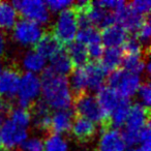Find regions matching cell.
<instances>
[{"mask_svg":"<svg viewBox=\"0 0 151 151\" xmlns=\"http://www.w3.org/2000/svg\"><path fill=\"white\" fill-rule=\"evenodd\" d=\"M75 111L79 117L85 118L96 125L108 121L107 115L99 107L95 95L91 93L87 92L77 96L75 101Z\"/></svg>","mask_w":151,"mask_h":151,"instance_id":"7","label":"cell"},{"mask_svg":"<svg viewBox=\"0 0 151 151\" xmlns=\"http://www.w3.org/2000/svg\"><path fill=\"white\" fill-rule=\"evenodd\" d=\"M48 63L50 64V66L48 67L49 69H51L53 73H57V75L63 76V77H67L68 75H70L73 69V65L67 56L65 50H62L56 56L51 58L48 61Z\"/></svg>","mask_w":151,"mask_h":151,"instance_id":"24","label":"cell"},{"mask_svg":"<svg viewBox=\"0 0 151 151\" xmlns=\"http://www.w3.org/2000/svg\"><path fill=\"white\" fill-rule=\"evenodd\" d=\"M44 34L42 26L24 19L19 20L13 28L14 40L24 48L35 47Z\"/></svg>","mask_w":151,"mask_h":151,"instance_id":"8","label":"cell"},{"mask_svg":"<svg viewBox=\"0 0 151 151\" xmlns=\"http://www.w3.org/2000/svg\"><path fill=\"white\" fill-rule=\"evenodd\" d=\"M46 5L50 13L60 14L66 9H73V1H70V0H49V1H46Z\"/></svg>","mask_w":151,"mask_h":151,"instance_id":"32","label":"cell"},{"mask_svg":"<svg viewBox=\"0 0 151 151\" xmlns=\"http://www.w3.org/2000/svg\"><path fill=\"white\" fill-rule=\"evenodd\" d=\"M115 23L120 25L126 32H137L142 24L147 20L142 16H139L134 11L129 9L128 4H126L122 9L114 14Z\"/></svg>","mask_w":151,"mask_h":151,"instance_id":"12","label":"cell"},{"mask_svg":"<svg viewBox=\"0 0 151 151\" xmlns=\"http://www.w3.org/2000/svg\"><path fill=\"white\" fill-rule=\"evenodd\" d=\"M19 21V14L13 2L0 1V32L13 30Z\"/></svg>","mask_w":151,"mask_h":151,"instance_id":"21","label":"cell"},{"mask_svg":"<svg viewBox=\"0 0 151 151\" xmlns=\"http://www.w3.org/2000/svg\"><path fill=\"white\" fill-rule=\"evenodd\" d=\"M84 67L87 75L88 91L97 92L105 86L107 73L104 70L99 62H88Z\"/></svg>","mask_w":151,"mask_h":151,"instance_id":"16","label":"cell"},{"mask_svg":"<svg viewBox=\"0 0 151 151\" xmlns=\"http://www.w3.org/2000/svg\"><path fill=\"white\" fill-rule=\"evenodd\" d=\"M44 151H68V143L63 136L51 134L44 140Z\"/></svg>","mask_w":151,"mask_h":151,"instance_id":"30","label":"cell"},{"mask_svg":"<svg viewBox=\"0 0 151 151\" xmlns=\"http://www.w3.org/2000/svg\"><path fill=\"white\" fill-rule=\"evenodd\" d=\"M9 119L14 124H16L17 126L24 129H27L30 126V124L32 123L31 120V114L30 111L27 109H22L19 107H15L11 110L9 112V117L7 118Z\"/></svg>","mask_w":151,"mask_h":151,"instance_id":"28","label":"cell"},{"mask_svg":"<svg viewBox=\"0 0 151 151\" xmlns=\"http://www.w3.org/2000/svg\"><path fill=\"white\" fill-rule=\"evenodd\" d=\"M21 64L25 73H42L48 68V60L42 55H40L36 50H29L23 55L21 60Z\"/></svg>","mask_w":151,"mask_h":151,"instance_id":"15","label":"cell"},{"mask_svg":"<svg viewBox=\"0 0 151 151\" xmlns=\"http://www.w3.org/2000/svg\"><path fill=\"white\" fill-rule=\"evenodd\" d=\"M32 107L33 109H32V112H30V114H31V120L34 125L42 130L50 129L52 110L42 99L33 104Z\"/></svg>","mask_w":151,"mask_h":151,"instance_id":"19","label":"cell"},{"mask_svg":"<svg viewBox=\"0 0 151 151\" xmlns=\"http://www.w3.org/2000/svg\"><path fill=\"white\" fill-rule=\"evenodd\" d=\"M123 58L124 54L121 48H106L99 63L106 73H110L122 66Z\"/></svg>","mask_w":151,"mask_h":151,"instance_id":"18","label":"cell"},{"mask_svg":"<svg viewBox=\"0 0 151 151\" xmlns=\"http://www.w3.org/2000/svg\"><path fill=\"white\" fill-rule=\"evenodd\" d=\"M21 75L15 68L3 69L0 76V97L4 99H16L20 85Z\"/></svg>","mask_w":151,"mask_h":151,"instance_id":"10","label":"cell"},{"mask_svg":"<svg viewBox=\"0 0 151 151\" xmlns=\"http://www.w3.org/2000/svg\"><path fill=\"white\" fill-rule=\"evenodd\" d=\"M124 55H143V45L137 37H128L122 46Z\"/></svg>","mask_w":151,"mask_h":151,"instance_id":"31","label":"cell"},{"mask_svg":"<svg viewBox=\"0 0 151 151\" xmlns=\"http://www.w3.org/2000/svg\"><path fill=\"white\" fill-rule=\"evenodd\" d=\"M94 3L112 14H116L126 5L125 1H122V0H99V1H94Z\"/></svg>","mask_w":151,"mask_h":151,"instance_id":"35","label":"cell"},{"mask_svg":"<svg viewBox=\"0 0 151 151\" xmlns=\"http://www.w3.org/2000/svg\"><path fill=\"white\" fill-rule=\"evenodd\" d=\"M69 87L73 95H82L88 91V83H87V75L85 67H76L70 73L68 79Z\"/></svg>","mask_w":151,"mask_h":151,"instance_id":"23","label":"cell"},{"mask_svg":"<svg viewBox=\"0 0 151 151\" xmlns=\"http://www.w3.org/2000/svg\"><path fill=\"white\" fill-rule=\"evenodd\" d=\"M42 101L51 110L70 109L73 101V94L70 90L68 78L53 73L47 68L42 73Z\"/></svg>","mask_w":151,"mask_h":151,"instance_id":"1","label":"cell"},{"mask_svg":"<svg viewBox=\"0 0 151 151\" xmlns=\"http://www.w3.org/2000/svg\"><path fill=\"white\" fill-rule=\"evenodd\" d=\"M97 125L89 120L82 117H75L71 125V132L80 141H88L94 136L96 132Z\"/></svg>","mask_w":151,"mask_h":151,"instance_id":"22","label":"cell"},{"mask_svg":"<svg viewBox=\"0 0 151 151\" xmlns=\"http://www.w3.org/2000/svg\"><path fill=\"white\" fill-rule=\"evenodd\" d=\"M130 151H151V145H138Z\"/></svg>","mask_w":151,"mask_h":151,"instance_id":"42","label":"cell"},{"mask_svg":"<svg viewBox=\"0 0 151 151\" xmlns=\"http://www.w3.org/2000/svg\"><path fill=\"white\" fill-rule=\"evenodd\" d=\"M20 148L22 151H44V141L38 137H28Z\"/></svg>","mask_w":151,"mask_h":151,"instance_id":"36","label":"cell"},{"mask_svg":"<svg viewBox=\"0 0 151 151\" xmlns=\"http://www.w3.org/2000/svg\"><path fill=\"white\" fill-rule=\"evenodd\" d=\"M19 17L24 20L33 22L40 26H44L50 22L51 13L45 1L42 0H17L13 2Z\"/></svg>","mask_w":151,"mask_h":151,"instance_id":"6","label":"cell"},{"mask_svg":"<svg viewBox=\"0 0 151 151\" xmlns=\"http://www.w3.org/2000/svg\"><path fill=\"white\" fill-rule=\"evenodd\" d=\"M34 50L37 51L49 61L64 49L62 45L53 36V34L45 33L40 40V42H37V45L34 47Z\"/></svg>","mask_w":151,"mask_h":151,"instance_id":"20","label":"cell"},{"mask_svg":"<svg viewBox=\"0 0 151 151\" xmlns=\"http://www.w3.org/2000/svg\"><path fill=\"white\" fill-rule=\"evenodd\" d=\"M28 138V130L14 124L9 119L3 120L0 124V142L5 150L14 151L20 147Z\"/></svg>","mask_w":151,"mask_h":151,"instance_id":"9","label":"cell"},{"mask_svg":"<svg viewBox=\"0 0 151 151\" xmlns=\"http://www.w3.org/2000/svg\"><path fill=\"white\" fill-rule=\"evenodd\" d=\"M137 96L139 99V103L141 106L149 109L151 104V87L150 84L148 82L142 83L140 86V88L138 89L137 92Z\"/></svg>","mask_w":151,"mask_h":151,"instance_id":"34","label":"cell"},{"mask_svg":"<svg viewBox=\"0 0 151 151\" xmlns=\"http://www.w3.org/2000/svg\"><path fill=\"white\" fill-rule=\"evenodd\" d=\"M106 82L108 83L107 86L114 89L121 99L129 101L138 92L142 84V79L141 76L119 68L107 75Z\"/></svg>","mask_w":151,"mask_h":151,"instance_id":"3","label":"cell"},{"mask_svg":"<svg viewBox=\"0 0 151 151\" xmlns=\"http://www.w3.org/2000/svg\"><path fill=\"white\" fill-rule=\"evenodd\" d=\"M78 31V16L73 7L58 14L53 26V36L62 46L75 42Z\"/></svg>","mask_w":151,"mask_h":151,"instance_id":"4","label":"cell"},{"mask_svg":"<svg viewBox=\"0 0 151 151\" xmlns=\"http://www.w3.org/2000/svg\"><path fill=\"white\" fill-rule=\"evenodd\" d=\"M147 60L148 59L145 60L143 55H124L122 62L123 69L128 73L141 76V73H144L146 69Z\"/></svg>","mask_w":151,"mask_h":151,"instance_id":"27","label":"cell"},{"mask_svg":"<svg viewBox=\"0 0 151 151\" xmlns=\"http://www.w3.org/2000/svg\"><path fill=\"white\" fill-rule=\"evenodd\" d=\"M139 144L138 145H151V129L150 124L145 126L139 134Z\"/></svg>","mask_w":151,"mask_h":151,"instance_id":"39","label":"cell"},{"mask_svg":"<svg viewBox=\"0 0 151 151\" xmlns=\"http://www.w3.org/2000/svg\"><path fill=\"white\" fill-rule=\"evenodd\" d=\"M65 52H66L68 58L70 59L73 66L82 67L89 62L87 48L84 45L76 42V40L67 45V50H65Z\"/></svg>","mask_w":151,"mask_h":151,"instance_id":"25","label":"cell"},{"mask_svg":"<svg viewBox=\"0 0 151 151\" xmlns=\"http://www.w3.org/2000/svg\"><path fill=\"white\" fill-rule=\"evenodd\" d=\"M95 97H96V101L99 103V107L101 108L104 113L107 115L108 119H109L110 114L115 110V108L123 99L120 97V95L114 89L110 88L108 86H104L101 90L97 91Z\"/></svg>","mask_w":151,"mask_h":151,"instance_id":"17","label":"cell"},{"mask_svg":"<svg viewBox=\"0 0 151 151\" xmlns=\"http://www.w3.org/2000/svg\"><path fill=\"white\" fill-rule=\"evenodd\" d=\"M42 93V83L38 75L24 73L21 75L20 85L18 89L17 107L22 109H29L34 103L38 101Z\"/></svg>","mask_w":151,"mask_h":151,"instance_id":"5","label":"cell"},{"mask_svg":"<svg viewBox=\"0 0 151 151\" xmlns=\"http://www.w3.org/2000/svg\"><path fill=\"white\" fill-rule=\"evenodd\" d=\"M127 146L119 129L108 127L101 132L97 151H126Z\"/></svg>","mask_w":151,"mask_h":151,"instance_id":"11","label":"cell"},{"mask_svg":"<svg viewBox=\"0 0 151 151\" xmlns=\"http://www.w3.org/2000/svg\"><path fill=\"white\" fill-rule=\"evenodd\" d=\"M0 148H1V142H0Z\"/></svg>","mask_w":151,"mask_h":151,"instance_id":"44","label":"cell"},{"mask_svg":"<svg viewBox=\"0 0 151 151\" xmlns=\"http://www.w3.org/2000/svg\"><path fill=\"white\" fill-rule=\"evenodd\" d=\"M128 6L139 16L147 18L151 11V1L150 0H134L128 4Z\"/></svg>","mask_w":151,"mask_h":151,"instance_id":"33","label":"cell"},{"mask_svg":"<svg viewBox=\"0 0 151 151\" xmlns=\"http://www.w3.org/2000/svg\"><path fill=\"white\" fill-rule=\"evenodd\" d=\"M151 37V25L150 22L148 21V19L142 24L139 30L137 31V38L139 40V42L142 45L148 44Z\"/></svg>","mask_w":151,"mask_h":151,"instance_id":"38","label":"cell"},{"mask_svg":"<svg viewBox=\"0 0 151 151\" xmlns=\"http://www.w3.org/2000/svg\"><path fill=\"white\" fill-rule=\"evenodd\" d=\"M3 65H2V63L0 62V76H1V73H2V71H3Z\"/></svg>","mask_w":151,"mask_h":151,"instance_id":"43","label":"cell"},{"mask_svg":"<svg viewBox=\"0 0 151 151\" xmlns=\"http://www.w3.org/2000/svg\"><path fill=\"white\" fill-rule=\"evenodd\" d=\"M130 101L128 99H122L120 104L115 108L113 112L110 114L108 121L111 124V127L119 129L123 128L126 120L128 117V113L130 110Z\"/></svg>","mask_w":151,"mask_h":151,"instance_id":"26","label":"cell"},{"mask_svg":"<svg viewBox=\"0 0 151 151\" xmlns=\"http://www.w3.org/2000/svg\"><path fill=\"white\" fill-rule=\"evenodd\" d=\"M76 42L84 45L85 47H88L90 45L101 42V31L94 27H85L80 28L76 37Z\"/></svg>","mask_w":151,"mask_h":151,"instance_id":"29","label":"cell"},{"mask_svg":"<svg viewBox=\"0 0 151 151\" xmlns=\"http://www.w3.org/2000/svg\"><path fill=\"white\" fill-rule=\"evenodd\" d=\"M73 119H75V112L71 110V108L54 111L51 116L50 124V129L53 132L52 134L63 136L68 132L73 125Z\"/></svg>","mask_w":151,"mask_h":151,"instance_id":"14","label":"cell"},{"mask_svg":"<svg viewBox=\"0 0 151 151\" xmlns=\"http://www.w3.org/2000/svg\"><path fill=\"white\" fill-rule=\"evenodd\" d=\"M86 48H87V52H88L89 59H92L93 62H99L101 60L106 49L101 42L90 45V46L86 47Z\"/></svg>","mask_w":151,"mask_h":151,"instance_id":"37","label":"cell"},{"mask_svg":"<svg viewBox=\"0 0 151 151\" xmlns=\"http://www.w3.org/2000/svg\"><path fill=\"white\" fill-rule=\"evenodd\" d=\"M128 37V32L116 23L101 31V44L105 48H122Z\"/></svg>","mask_w":151,"mask_h":151,"instance_id":"13","label":"cell"},{"mask_svg":"<svg viewBox=\"0 0 151 151\" xmlns=\"http://www.w3.org/2000/svg\"><path fill=\"white\" fill-rule=\"evenodd\" d=\"M5 109H6V106H5L4 101L0 97V124L2 123L3 121V114L5 112Z\"/></svg>","mask_w":151,"mask_h":151,"instance_id":"41","label":"cell"},{"mask_svg":"<svg viewBox=\"0 0 151 151\" xmlns=\"http://www.w3.org/2000/svg\"><path fill=\"white\" fill-rule=\"evenodd\" d=\"M149 123V111L140 104L130 106L128 117L123 126L121 134L126 146H138L139 134Z\"/></svg>","mask_w":151,"mask_h":151,"instance_id":"2","label":"cell"},{"mask_svg":"<svg viewBox=\"0 0 151 151\" xmlns=\"http://www.w3.org/2000/svg\"><path fill=\"white\" fill-rule=\"evenodd\" d=\"M6 51V37L3 32H0V58L4 55Z\"/></svg>","mask_w":151,"mask_h":151,"instance_id":"40","label":"cell"}]
</instances>
